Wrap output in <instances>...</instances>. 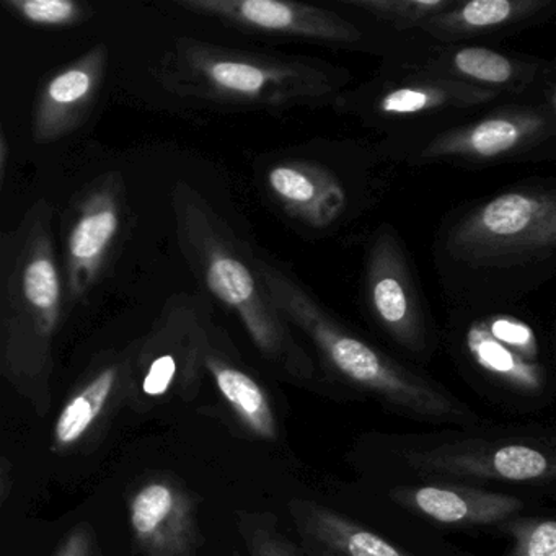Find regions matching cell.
I'll return each instance as SVG.
<instances>
[{
    "instance_id": "1",
    "label": "cell",
    "mask_w": 556,
    "mask_h": 556,
    "mask_svg": "<svg viewBox=\"0 0 556 556\" xmlns=\"http://www.w3.org/2000/svg\"><path fill=\"white\" fill-rule=\"evenodd\" d=\"M432 260L448 305L522 304L556 275V184L532 178L442 219Z\"/></svg>"
},
{
    "instance_id": "2",
    "label": "cell",
    "mask_w": 556,
    "mask_h": 556,
    "mask_svg": "<svg viewBox=\"0 0 556 556\" xmlns=\"http://www.w3.org/2000/svg\"><path fill=\"white\" fill-rule=\"evenodd\" d=\"M159 80L174 96L214 110L285 115L333 106L353 74L318 58L185 37L165 54Z\"/></svg>"
},
{
    "instance_id": "3",
    "label": "cell",
    "mask_w": 556,
    "mask_h": 556,
    "mask_svg": "<svg viewBox=\"0 0 556 556\" xmlns=\"http://www.w3.org/2000/svg\"><path fill=\"white\" fill-rule=\"evenodd\" d=\"M255 268L276 311L311 344L331 376L413 418L462 426L477 422V415L457 396L343 324L292 269L258 245Z\"/></svg>"
},
{
    "instance_id": "4",
    "label": "cell",
    "mask_w": 556,
    "mask_h": 556,
    "mask_svg": "<svg viewBox=\"0 0 556 556\" xmlns=\"http://www.w3.org/2000/svg\"><path fill=\"white\" fill-rule=\"evenodd\" d=\"M174 214L181 253L204 288L239 320L262 359L295 383H312L317 367L304 341L289 327L263 289L255 243L190 185L175 188Z\"/></svg>"
},
{
    "instance_id": "5",
    "label": "cell",
    "mask_w": 556,
    "mask_h": 556,
    "mask_svg": "<svg viewBox=\"0 0 556 556\" xmlns=\"http://www.w3.org/2000/svg\"><path fill=\"white\" fill-rule=\"evenodd\" d=\"M53 210L38 201L0 233V374L40 413L50 402L53 343L63 315Z\"/></svg>"
},
{
    "instance_id": "6",
    "label": "cell",
    "mask_w": 556,
    "mask_h": 556,
    "mask_svg": "<svg viewBox=\"0 0 556 556\" xmlns=\"http://www.w3.org/2000/svg\"><path fill=\"white\" fill-rule=\"evenodd\" d=\"M379 155L356 142H305L256 157V190L269 210L307 236H330L374 203Z\"/></svg>"
},
{
    "instance_id": "7",
    "label": "cell",
    "mask_w": 556,
    "mask_h": 556,
    "mask_svg": "<svg viewBox=\"0 0 556 556\" xmlns=\"http://www.w3.org/2000/svg\"><path fill=\"white\" fill-rule=\"evenodd\" d=\"M379 159L465 170L546 161L556 151V97L506 100L465 122L409 139H380Z\"/></svg>"
},
{
    "instance_id": "8",
    "label": "cell",
    "mask_w": 556,
    "mask_h": 556,
    "mask_svg": "<svg viewBox=\"0 0 556 556\" xmlns=\"http://www.w3.org/2000/svg\"><path fill=\"white\" fill-rule=\"evenodd\" d=\"M506 100L496 93L416 71L379 70L348 87L331 109L382 139H409L465 122Z\"/></svg>"
},
{
    "instance_id": "9",
    "label": "cell",
    "mask_w": 556,
    "mask_h": 556,
    "mask_svg": "<svg viewBox=\"0 0 556 556\" xmlns=\"http://www.w3.org/2000/svg\"><path fill=\"white\" fill-rule=\"evenodd\" d=\"M448 344L478 376L519 395H540L548 386L545 341L522 304L448 305Z\"/></svg>"
},
{
    "instance_id": "10",
    "label": "cell",
    "mask_w": 556,
    "mask_h": 556,
    "mask_svg": "<svg viewBox=\"0 0 556 556\" xmlns=\"http://www.w3.org/2000/svg\"><path fill=\"white\" fill-rule=\"evenodd\" d=\"M379 70L416 71L504 100L556 97V64L530 54L483 45H444L418 34L390 38L379 58Z\"/></svg>"
},
{
    "instance_id": "11",
    "label": "cell",
    "mask_w": 556,
    "mask_h": 556,
    "mask_svg": "<svg viewBox=\"0 0 556 556\" xmlns=\"http://www.w3.org/2000/svg\"><path fill=\"white\" fill-rule=\"evenodd\" d=\"M178 8L204 18L250 47L302 43L380 56L382 43L330 5L295 0H178Z\"/></svg>"
},
{
    "instance_id": "12",
    "label": "cell",
    "mask_w": 556,
    "mask_h": 556,
    "mask_svg": "<svg viewBox=\"0 0 556 556\" xmlns=\"http://www.w3.org/2000/svg\"><path fill=\"white\" fill-rule=\"evenodd\" d=\"M363 307L370 324L409 356L434 353L438 330L428 299L402 236L390 224L377 227L367 243Z\"/></svg>"
},
{
    "instance_id": "13",
    "label": "cell",
    "mask_w": 556,
    "mask_h": 556,
    "mask_svg": "<svg viewBox=\"0 0 556 556\" xmlns=\"http://www.w3.org/2000/svg\"><path fill=\"white\" fill-rule=\"evenodd\" d=\"M201 299L175 301L131 363V395L149 402L191 400L200 390L210 340V311Z\"/></svg>"
},
{
    "instance_id": "14",
    "label": "cell",
    "mask_w": 556,
    "mask_h": 556,
    "mask_svg": "<svg viewBox=\"0 0 556 556\" xmlns=\"http://www.w3.org/2000/svg\"><path fill=\"white\" fill-rule=\"evenodd\" d=\"M66 236L67 301H83L105 271L123 223V184L118 174L93 181L74 206Z\"/></svg>"
},
{
    "instance_id": "15",
    "label": "cell",
    "mask_w": 556,
    "mask_h": 556,
    "mask_svg": "<svg viewBox=\"0 0 556 556\" xmlns=\"http://www.w3.org/2000/svg\"><path fill=\"white\" fill-rule=\"evenodd\" d=\"M129 527L142 556H197V503L170 475L146 478L128 500Z\"/></svg>"
},
{
    "instance_id": "16",
    "label": "cell",
    "mask_w": 556,
    "mask_h": 556,
    "mask_svg": "<svg viewBox=\"0 0 556 556\" xmlns=\"http://www.w3.org/2000/svg\"><path fill=\"white\" fill-rule=\"evenodd\" d=\"M555 15L556 0H455L421 34L438 43L493 47L545 25Z\"/></svg>"
},
{
    "instance_id": "17",
    "label": "cell",
    "mask_w": 556,
    "mask_h": 556,
    "mask_svg": "<svg viewBox=\"0 0 556 556\" xmlns=\"http://www.w3.org/2000/svg\"><path fill=\"white\" fill-rule=\"evenodd\" d=\"M406 460L422 473L452 477L542 481L553 475V464L546 454L526 444L458 442L431 451L408 452Z\"/></svg>"
},
{
    "instance_id": "18",
    "label": "cell",
    "mask_w": 556,
    "mask_h": 556,
    "mask_svg": "<svg viewBox=\"0 0 556 556\" xmlns=\"http://www.w3.org/2000/svg\"><path fill=\"white\" fill-rule=\"evenodd\" d=\"M106 63L109 50L99 45L43 84L35 103V141H58L84 125L96 105Z\"/></svg>"
},
{
    "instance_id": "19",
    "label": "cell",
    "mask_w": 556,
    "mask_h": 556,
    "mask_svg": "<svg viewBox=\"0 0 556 556\" xmlns=\"http://www.w3.org/2000/svg\"><path fill=\"white\" fill-rule=\"evenodd\" d=\"M204 370L247 434L266 442L278 441V418L268 390L243 366L232 341L214 321H211Z\"/></svg>"
},
{
    "instance_id": "20",
    "label": "cell",
    "mask_w": 556,
    "mask_h": 556,
    "mask_svg": "<svg viewBox=\"0 0 556 556\" xmlns=\"http://www.w3.org/2000/svg\"><path fill=\"white\" fill-rule=\"evenodd\" d=\"M392 497L406 509L452 526L503 522L516 516L523 507L519 497L509 494L452 484L395 488Z\"/></svg>"
},
{
    "instance_id": "21",
    "label": "cell",
    "mask_w": 556,
    "mask_h": 556,
    "mask_svg": "<svg viewBox=\"0 0 556 556\" xmlns=\"http://www.w3.org/2000/svg\"><path fill=\"white\" fill-rule=\"evenodd\" d=\"M131 395V361L103 364L70 396L54 422L53 447L71 451L90 438L109 412Z\"/></svg>"
},
{
    "instance_id": "22",
    "label": "cell",
    "mask_w": 556,
    "mask_h": 556,
    "mask_svg": "<svg viewBox=\"0 0 556 556\" xmlns=\"http://www.w3.org/2000/svg\"><path fill=\"white\" fill-rule=\"evenodd\" d=\"M289 513L305 548L317 556H413L314 501L292 500Z\"/></svg>"
},
{
    "instance_id": "23",
    "label": "cell",
    "mask_w": 556,
    "mask_h": 556,
    "mask_svg": "<svg viewBox=\"0 0 556 556\" xmlns=\"http://www.w3.org/2000/svg\"><path fill=\"white\" fill-rule=\"evenodd\" d=\"M455 0H327L325 4L363 27L377 40L418 34Z\"/></svg>"
},
{
    "instance_id": "24",
    "label": "cell",
    "mask_w": 556,
    "mask_h": 556,
    "mask_svg": "<svg viewBox=\"0 0 556 556\" xmlns=\"http://www.w3.org/2000/svg\"><path fill=\"white\" fill-rule=\"evenodd\" d=\"M2 5L35 27H73L90 17L89 5L73 0H4Z\"/></svg>"
},
{
    "instance_id": "25",
    "label": "cell",
    "mask_w": 556,
    "mask_h": 556,
    "mask_svg": "<svg viewBox=\"0 0 556 556\" xmlns=\"http://www.w3.org/2000/svg\"><path fill=\"white\" fill-rule=\"evenodd\" d=\"M239 529L250 556H304L285 533L279 532L271 516L243 514Z\"/></svg>"
},
{
    "instance_id": "26",
    "label": "cell",
    "mask_w": 556,
    "mask_h": 556,
    "mask_svg": "<svg viewBox=\"0 0 556 556\" xmlns=\"http://www.w3.org/2000/svg\"><path fill=\"white\" fill-rule=\"evenodd\" d=\"M513 548L509 556H556V522L553 519H526L509 526Z\"/></svg>"
},
{
    "instance_id": "27",
    "label": "cell",
    "mask_w": 556,
    "mask_h": 556,
    "mask_svg": "<svg viewBox=\"0 0 556 556\" xmlns=\"http://www.w3.org/2000/svg\"><path fill=\"white\" fill-rule=\"evenodd\" d=\"M56 556H100L96 533L87 523L77 526L64 540Z\"/></svg>"
},
{
    "instance_id": "28",
    "label": "cell",
    "mask_w": 556,
    "mask_h": 556,
    "mask_svg": "<svg viewBox=\"0 0 556 556\" xmlns=\"http://www.w3.org/2000/svg\"><path fill=\"white\" fill-rule=\"evenodd\" d=\"M5 161H8V144H5L2 126H0V187H2V178H4Z\"/></svg>"
},
{
    "instance_id": "29",
    "label": "cell",
    "mask_w": 556,
    "mask_h": 556,
    "mask_svg": "<svg viewBox=\"0 0 556 556\" xmlns=\"http://www.w3.org/2000/svg\"><path fill=\"white\" fill-rule=\"evenodd\" d=\"M5 484H8V473H5L4 465L0 464V497L5 491Z\"/></svg>"
}]
</instances>
